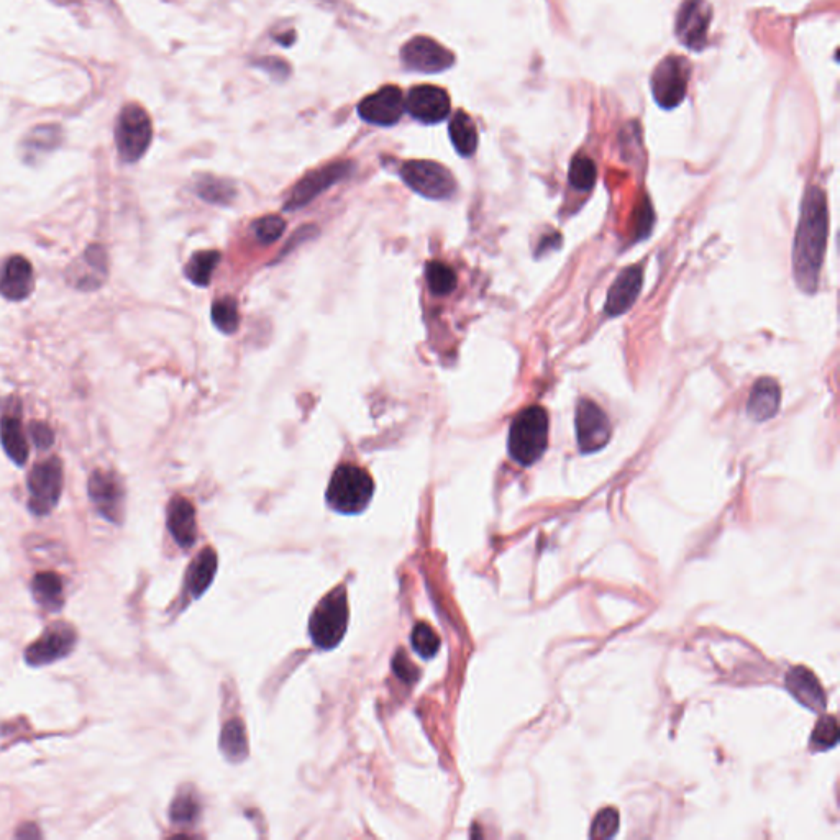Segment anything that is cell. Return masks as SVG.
Here are the masks:
<instances>
[{
	"mask_svg": "<svg viewBox=\"0 0 840 840\" xmlns=\"http://www.w3.org/2000/svg\"><path fill=\"white\" fill-rule=\"evenodd\" d=\"M32 594L35 601L46 611L58 612L63 609L64 586L58 573H53V571L37 573L32 581Z\"/></svg>",
	"mask_w": 840,
	"mask_h": 840,
	"instance_id": "obj_24",
	"label": "cell"
},
{
	"mask_svg": "<svg viewBox=\"0 0 840 840\" xmlns=\"http://www.w3.org/2000/svg\"><path fill=\"white\" fill-rule=\"evenodd\" d=\"M63 463L51 457L33 466L28 475V509L35 516H48L63 493Z\"/></svg>",
	"mask_w": 840,
	"mask_h": 840,
	"instance_id": "obj_7",
	"label": "cell"
},
{
	"mask_svg": "<svg viewBox=\"0 0 840 840\" xmlns=\"http://www.w3.org/2000/svg\"><path fill=\"white\" fill-rule=\"evenodd\" d=\"M402 181L420 196L443 201L457 191V181L445 166L435 161L412 160L401 168Z\"/></svg>",
	"mask_w": 840,
	"mask_h": 840,
	"instance_id": "obj_8",
	"label": "cell"
},
{
	"mask_svg": "<svg viewBox=\"0 0 840 840\" xmlns=\"http://www.w3.org/2000/svg\"><path fill=\"white\" fill-rule=\"evenodd\" d=\"M215 571H217V555L212 548H206L194 558L188 570L186 589L191 593L192 598H201L202 594L206 593V589L214 581Z\"/></svg>",
	"mask_w": 840,
	"mask_h": 840,
	"instance_id": "obj_25",
	"label": "cell"
},
{
	"mask_svg": "<svg viewBox=\"0 0 840 840\" xmlns=\"http://www.w3.org/2000/svg\"><path fill=\"white\" fill-rule=\"evenodd\" d=\"M570 183L578 191H589L596 184L598 169L594 161L588 156L578 155L573 158L570 165Z\"/></svg>",
	"mask_w": 840,
	"mask_h": 840,
	"instance_id": "obj_29",
	"label": "cell"
},
{
	"mask_svg": "<svg viewBox=\"0 0 840 840\" xmlns=\"http://www.w3.org/2000/svg\"><path fill=\"white\" fill-rule=\"evenodd\" d=\"M393 667L396 675H398L402 681L409 683V685H412V683H416V681L419 680L417 667L414 663L409 662V658L406 657V653L398 652V655L394 657Z\"/></svg>",
	"mask_w": 840,
	"mask_h": 840,
	"instance_id": "obj_40",
	"label": "cell"
},
{
	"mask_svg": "<svg viewBox=\"0 0 840 840\" xmlns=\"http://www.w3.org/2000/svg\"><path fill=\"white\" fill-rule=\"evenodd\" d=\"M107 274V253L99 245H91L69 266L68 281L81 291H96L107 281Z\"/></svg>",
	"mask_w": 840,
	"mask_h": 840,
	"instance_id": "obj_17",
	"label": "cell"
},
{
	"mask_svg": "<svg viewBox=\"0 0 840 840\" xmlns=\"http://www.w3.org/2000/svg\"><path fill=\"white\" fill-rule=\"evenodd\" d=\"M33 286V266L27 258L15 255L5 261L0 271V296L7 301H23L32 294Z\"/></svg>",
	"mask_w": 840,
	"mask_h": 840,
	"instance_id": "obj_18",
	"label": "cell"
},
{
	"mask_svg": "<svg viewBox=\"0 0 840 840\" xmlns=\"http://www.w3.org/2000/svg\"><path fill=\"white\" fill-rule=\"evenodd\" d=\"M353 165L350 161H338V163H330L324 168L315 169L311 173L306 174L304 178L296 184V188L291 192L288 201H286V210L301 209L307 206L309 202L314 201L315 197L319 196L320 192L334 186L340 179L345 178Z\"/></svg>",
	"mask_w": 840,
	"mask_h": 840,
	"instance_id": "obj_16",
	"label": "cell"
},
{
	"mask_svg": "<svg viewBox=\"0 0 840 840\" xmlns=\"http://www.w3.org/2000/svg\"><path fill=\"white\" fill-rule=\"evenodd\" d=\"M30 435H32L35 445L38 448H43V450L50 448L55 442V434L50 429V425H46L45 422H32L30 424Z\"/></svg>",
	"mask_w": 840,
	"mask_h": 840,
	"instance_id": "obj_41",
	"label": "cell"
},
{
	"mask_svg": "<svg viewBox=\"0 0 840 840\" xmlns=\"http://www.w3.org/2000/svg\"><path fill=\"white\" fill-rule=\"evenodd\" d=\"M642 279L644 278H642V270L639 266H630L622 271L609 289L606 306H604L606 312L612 317L626 314L630 307L634 306V302L642 291Z\"/></svg>",
	"mask_w": 840,
	"mask_h": 840,
	"instance_id": "obj_19",
	"label": "cell"
},
{
	"mask_svg": "<svg viewBox=\"0 0 840 840\" xmlns=\"http://www.w3.org/2000/svg\"><path fill=\"white\" fill-rule=\"evenodd\" d=\"M576 439L583 453H594L611 440V422L606 412L589 399H581L576 406Z\"/></svg>",
	"mask_w": 840,
	"mask_h": 840,
	"instance_id": "obj_11",
	"label": "cell"
},
{
	"mask_svg": "<svg viewBox=\"0 0 840 840\" xmlns=\"http://www.w3.org/2000/svg\"><path fill=\"white\" fill-rule=\"evenodd\" d=\"M786 688L798 699L799 703L811 709L821 711L826 708V694L819 685L818 678L808 668H793L786 675Z\"/></svg>",
	"mask_w": 840,
	"mask_h": 840,
	"instance_id": "obj_21",
	"label": "cell"
},
{
	"mask_svg": "<svg viewBox=\"0 0 840 840\" xmlns=\"http://www.w3.org/2000/svg\"><path fill=\"white\" fill-rule=\"evenodd\" d=\"M406 110V97L398 86H384L358 104V115L368 124L393 127Z\"/></svg>",
	"mask_w": 840,
	"mask_h": 840,
	"instance_id": "obj_14",
	"label": "cell"
},
{
	"mask_svg": "<svg viewBox=\"0 0 840 840\" xmlns=\"http://www.w3.org/2000/svg\"><path fill=\"white\" fill-rule=\"evenodd\" d=\"M348 627V601L345 588L327 594L312 612L309 632L315 647L332 650L342 642Z\"/></svg>",
	"mask_w": 840,
	"mask_h": 840,
	"instance_id": "obj_4",
	"label": "cell"
},
{
	"mask_svg": "<svg viewBox=\"0 0 840 840\" xmlns=\"http://www.w3.org/2000/svg\"><path fill=\"white\" fill-rule=\"evenodd\" d=\"M690 78V61L683 56H667L655 66L650 78L653 99L662 109H676L685 101Z\"/></svg>",
	"mask_w": 840,
	"mask_h": 840,
	"instance_id": "obj_6",
	"label": "cell"
},
{
	"mask_svg": "<svg viewBox=\"0 0 840 840\" xmlns=\"http://www.w3.org/2000/svg\"><path fill=\"white\" fill-rule=\"evenodd\" d=\"M199 194H201L206 201L210 202H229L232 188L229 183H224L220 179H202L199 183Z\"/></svg>",
	"mask_w": 840,
	"mask_h": 840,
	"instance_id": "obj_38",
	"label": "cell"
},
{
	"mask_svg": "<svg viewBox=\"0 0 840 840\" xmlns=\"http://www.w3.org/2000/svg\"><path fill=\"white\" fill-rule=\"evenodd\" d=\"M713 7L708 0H685L676 17V37L688 50L703 51L708 45Z\"/></svg>",
	"mask_w": 840,
	"mask_h": 840,
	"instance_id": "obj_10",
	"label": "cell"
},
{
	"mask_svg": "<svg viewBox=\"0 0 840 840\" xmlns=\"http://www.w3.org/2000/svg\"><path fill=\"white\" fill-rule=\"evenodd\" d=\"M89 498L97 512L112 524H122L125 514V488L119 476L96 470L89 478Z\"/></svg>",
	"mask_w": 840,
	"mask_h": 840,
	"instance_id": "obj_12",
	"label": "cell"
},
{
	"mask_svg": "<svg viewBox=\"0 0 840 840\" xmlns=\"http://www.w3.org/2000/svg\"><path fill=\"white\" fill-rule=\"evenodd\" d=\"M284 229H286V222L276 215L263 217L253 224V232L261 243L276 242L283 235Z\"/></svg>",
	"mask_w": 840,
	"mask_h": 840,
	"instance_id": "obj_36",
	"label": "cell"
},
{
	"mask_svg": "<svg viewBox=\"0 0 840 840\" xmlns=\"http://www.w3.org/2000/svg\"><path fill=\"white\" fill-rule=\"evenodd\" d=\"M411 644L412 649L416 650L422 658H434L440 649L439 635L435 634L434 629L425 622H419L412 629Z\"/></svg>",
	"mask_w": 840,
	"mask_h": 840,
	"instance_id": "obj_31",
	"label": "cell"
},
{
	"mask_svg": "<svg viewBox=\"0 0 840 840\" xmlns=\"http://www.w3.org/2000/svg\"><path fill=\"white\" fill-rule=\"evenodd\" d=\"M0 442L12 462L19 466L27 463L28 440L19 417L4 416L0 419Z\"/></svg>",
	"mask_w": 840,
	"mask_h": 840,
	"instance_id": "obj_23",
	"label": "cell"
},
{
	"mask_svg": "<svg viewBox=\"0 0 840 840\" xmlns=\"http://www.w3.org/2000/svg\"><path fill=\"white\" fill-rule=\"evenodd\" d=\"M212 320L215 327L224 334H233L238 329V307L233 297H224L212 304Z\"/></svg>",
	"mask_w": 840,
	"mask_h": 840,
	"instance_id": "obj_30",
	"label": "cell"
},
{
	"mask_svg": "<svg viewBox=\"0 0 840 840\" xmlns=\"http://www.w3.org/2000/svg\"><path fill=\"white\" fill-rule=\"evenodd\" d=\"M197 814H199V806L191 795H181L174 799L171 806V819L176 824H189L197 818Z\"/></svg>",
	"mask_w": 840,
	"mask_h": 840,
	"instance_id": "obj_37",
	"label": "cell"
},
{
	"mask_svg": "<svg viewBox=\"0 0 840 840\" xmlns=\"http://www.w3.org/2000/svg\"><path fill=\"white\" fill-rule=\"evenodd\" d=\"M153 138V124L150 115L142 105H125L117 119L115 127V143L119 155L125 163H135L140 160L151 145Z\"/></svg>",
	"mask_w": 840,
	"mask_h": 840,
	"instance_id": "obj_5",
	"label": "cell"
},
{
	"mask_svg": "<svg viewBox=\"0 0 840 840\" xmlns=\"http://www.w3.org/2000/svg\"><path fill=\"white\" fill-rule=\"evenodd\" d=\"M78 634L68 622H53L46 627L40 639L25 650V662L32 667H45L58 662L73 652Z\"/></svg>",
	"mask_w": 840,
	"mask_h": 840,
	"instance_id": "obj_9",
	"label": "cell"
},
{
	"mask_svg": "<svg viewBox=\"0 0 840 840\" xmlns=\"http://www.w3.org/2000/svg\"><path fill=\"white\" fill-rule=\"evenodd\" d=\"M548 445V414L544 407L530 406L517 414L509 430V455L522 466L539 462Z\"/></svg>",
	"mask_w": 840,
	"mask_h": 840,
	"instance_id": "obj_2",
	"label": "cell"
},
{
	"mask_svg": "<svg viewBox=\"0 0 840 840\" xmlns=\"http://www.w3.org/2000/svg\"><path fill=\"white\" fill-rule=\"evenodd\" d=\"M168 529L181 548L196 544V509L186 498H174L168 506Z\"/></svg>",
	"mask_w": 840,
	"mask_h": 840,
	"instance_id": "obj_20",
	"label": "cell"
},
{
	"mask_svg": "<svg viewBox=\"0 0 840 840\" xmlns=\"http://www.w3.org/2000/svg\"><path fill=\"white\" fill-rule=\"evenodd\" d=\"M781 404V389L772 378H760L752 388L747 412L755 422H765L777 416Z\"/></svg>",
	"mask_w": 840,
	"mask_h": 840,
	"instance_id": "obj_22",
	"label": "cell"
},
{
	"mask_svg": "<svg viewBox=\"0 0 840 840\" xmlns=\"http://www.w3.org/2000/svg\"><path fill=\"white\" fill-rule=\"evenodd\" d=\"M61 130L53 125H46V127L37 128L33 130L32 135L27 140L28 156H37L40 153H46L60 143Z\"/></svg>",
	"mask_w": 840,
	"mask_h": 840,
	"instance_id": "obj_33",
	"label": "cell"
},
{
	"mask_svg": "<svg viewBox=\"0 0 840 840\" xmlns=\"http://www.w3.org/2000/svg\"><path fill=\"white\" fill-rule=\"evenodd\" d=\"M406 110L420 124H440L452 112V101L447 91L442 87L424 86L412 87L406 97Z\"/></svg>",
	"mask_w": 840,
	"mask_h": 840,
	"instance_id": "obj_15",
	"label": "cell"
},
{
	"mask_svg": "<svg viewBox=\"0 0 840 840\" xmlns=\"http://www.w3.org/2000/svg\"><path fill=\"white\" fill-rule=\"evenodd\" d=\"M619 813L614 808L601 809L598 816L594 818L593 826L589 831V837L593 839H611L619 831Z\"/></svg>",
	"mask_w": 840,
	"mask_h": 840,
	"instance_id": "obj_35",
	"label": "cell"
},
{
	"mask_svg": "<svg viewBox=\"0 0 840 840\" xmlns=\"http://www.w3.org/2000/svg\"><path fill=\"white\" fill-rule=\"evenodd\" d=\"M827 235H829V210L826 194L818 186L804 194L799 215L798 232L793 248V271L796 284L804 293L818 291L819 274L826 253Z\"/></svg>",
	"mask_w": 840,
	"mask_h": 840,
	"instance_id": "obj_1",
	"label": "cell"
},
{
	"mask_svg": "<svg viewBox=\"0 0 840 840\" xmlns=\"http://www.w3.org/2000/svg\"><path fill=\"white\" fill-rule=\"evenodd\" d=\"M375 493V483L360 466H338L327 488V503L340 514L365 511Z\"/></svg>",
	"mask_w": 840,
	"mask_h": 840,
	"instance_id": "obj_3",
	"label": "cell"
},
{
	"mask_svg": "<svg viewBox=\"0 0 840 840\" xmlns=\"http://www.w3.org/2000/svg\"><path fill=\"white\" fill-rule=\"evenodd\" d=\"M222 750L225 755L233 760L245 757L247 755V737H245V729L238 721L230 722L225 726L222 732Z\"/></svg>",
	"mask_w": 840,
	"mask_h": 840,
	"instance_id": "obj_32",
	"label": "cell"
},
{
	"mask_svg": "<svg viewBox=\"0 0 840 840\" xmlns=\"http://www.w3.org/2000/svg\"><path fill=\"white\" fill-rule=\"evenodd\" d=\"M839 742V726L834 716L821 717L818 726L813 731L811 745L816 750L832 749Z\"/></svg>",
	"mask_w": 840,
	"mask_h": 840,
	"instance_id": "obj_34",
	"label": "cell"
},
{
	"mask_svg": "<svg viewBox=\"0 0 840 840\" xmlns=\"http://www.w3.org/2000/svg\"><path fill=\"white\" fill-rule=\"evenodd\" d=\"M448 132H450V140H452L453 147L458 151V155L468 156L475 155L476 148H478V130H476L475 122L470 115L466 114L465 110H458L457 114L453 115L448 125Z\"/></svg>",
	"mask_w": 840,
	"mask_h": 840,
	"instance_id": "obj_26",
	"label": "cell"
},
{
	"mask_svg": "<svg viewBox=\"0 0 840 840\" xmlns=\"http://www.w3.org/2000/svg\"><path fill=\"white\" fill-rule=\"evenodd\" d=\"M220 260V253L215 250H206V252H197L192 255L188 265H186V278L196 286H209L210 278L214 273V268Z\"/></svg>",
	"mask_w": 840,
	"mask_h": 840,
	"instance_id": "obj_27",
	"label": "cell"
},
{
	"mask_svg": "<svg viewBox=\"0 0 840 840\" xmlns=\"http://www.w3.org/2000/svg\"><path fill=\"white\" fill-rule=\"evenodd\" d=\"M401 58L407 68L422 74H437L452 68L455 55L430 37H414L402 46Z\"/></svg>",
	"mask_w": 840,
	"mask_h": 840,
	"instance_id": "obj_13",
	"label": "cell"
},
{
	"mask_svg": "<svg viewBox=\"0 0 840 840\" xmlns=\"http://www.w3.org/2000/svg\"><path fill=\"white\" fill-rule=\"evenodd\" d=\"M425 276L435 296H448L457 288V274L442 261H429L425 265Z\"/></svg>",
	"mask_w": 840,
	"mask_h": 840,
	"instance_id": "obj_28",
	"label": "cell"
},
{
	"mask_svg": "<svg viewBox=\"0 0 840 840\" xmlns=\"http://www.w3.org/2000/svg\"><path fill=\"white\" fill-rule=\"evenodd\" d=\"M653 222H655V217H653L652 206H650L649 199H645V202H640L639 209L635 212V232H637V237H647L650 230H652Z\"/></svg>",
	"mask_w": 840,
	"mask_h": 840,
	"instance_id": "obj_39",
	"label": "cell"
}]
</instances>
